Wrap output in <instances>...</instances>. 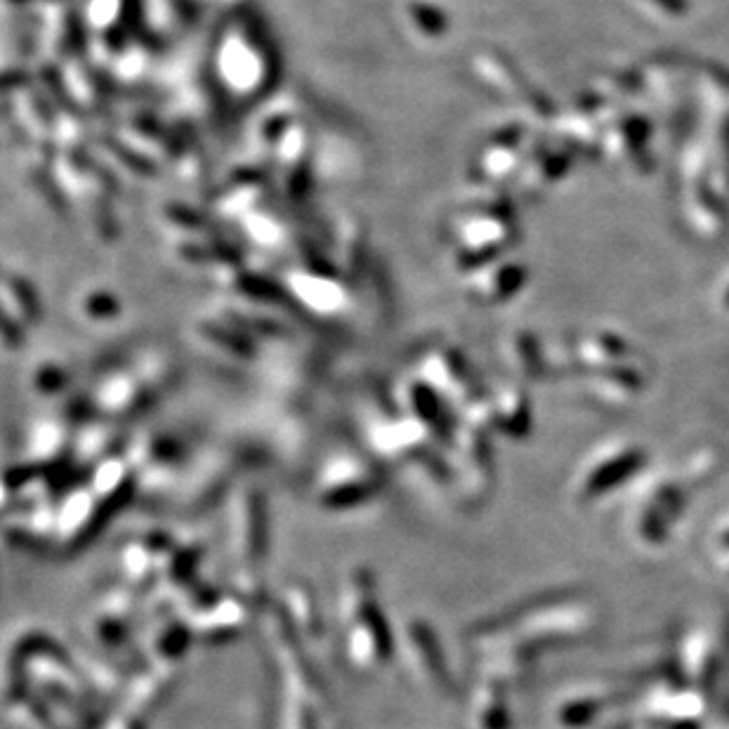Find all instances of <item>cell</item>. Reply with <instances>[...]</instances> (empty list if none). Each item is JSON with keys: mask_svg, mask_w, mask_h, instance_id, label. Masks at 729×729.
<instances>
[{"mask_svg": "<svg viewBox=\"0 0 729 729\" xmlns=\"http://www.w3.org/2000/svg\"><path fill=\"white\" fill-rule=\"evenodd\" d=\"M685 510V496L680 489L663 486V489H652V494L645 498L642 510H635L633 524L637 541L642 543H661L668 536V529L675 520H680Z\"/></svg>", "mask_w": 729, "mask_h": 729, "instance_id": "obj_1", "label": "cell"}, {"mask_svg": "<svg viewBox=\"0 0 729 729\" xmlns=\"http://www.w3.org/2000/svg\"><path fill=\"white\" fill-rule=\"evenodd\" d=\"M406 656H423V659L411 661L409 666L413 668L418 680H423L425 685H444L446 682V666L444 656L439 652L435 635L430 637V630L413 623L406 630Z\"/></svg>", "mask_w": 729, "mask_h": 729, "instance_id": "obj_2", "label": "cell"}, {"mask_svg": "<svg viewBox=\"0 0 729 729\" xmlns=\"http://www.w3.org/2000/svg\"><path fill=\"white\" fill-rule=\"evenodd\" d=\"M484 704H475V727L477 729H510V708L505 706L503 694L498 689L489 687L482 696Z\"/></svg>", "mask_w": 729, "mask_h": 729, "instance_id": "obj_3", "label": "cell"}, {"mask_svg": "<svg viewBox=\"0 0 729 729\" xmlns=\"http://www.w3.org/2000/svg\"><path fill=\"white\" fill-rule=\"evenodd\" d=\"M713 550H715V562H718L720 574L729 579V524L718 529V536L713 541Z\"/></svg>", "mask_w": 729, "mask_h": 729, "instance_id": "obj_4", "label": "cell"}]
</instances>
